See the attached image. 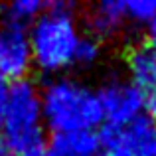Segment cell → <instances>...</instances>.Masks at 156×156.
<instances>
[{"mask_svg": "<svg viewBox=\"0 0 156 156\" xmlns=\"http://www.w3.org/2000/svg\"><path fill=\"white\" fill-rule=\"evenodd\" d=\"M103 55V44L99 38L91 34H83L75 50V65L79 67H93Z\"/></svg>", "mask_w": 156, "mask_h": 156, "instance_id": "12", "label": "cell"}, {"mask_svg": "<svg viewBox=\"0 0 156 156\" xmlns=\"http://www.w3.org/2000/svg\"><path fill=\"white\" fill-rule=\"evenodd\" d=\"M125 16L130 26H148L156 20V0H125Z\"/></svg>", "mask_w": 156, "mask_h": 156, "instance_id": "11", "label": "cell"}, {"mask_svg": "<svg viewBox=\"0 0 156 156\" xmlns=\"http://www.w3.org/2000/svg\"><path fill=\"white\" fill-rule=\"evenodd\" d=\"M34 67L28 32L16 26H0V81L12 85L28 79Z\"/></svg>", "mask_w": 156, "mask_h": 156, "instance_id": "6", "label": "cell"}, {"mask_svg": "<svg viewBox=\"0 0 156 156\" xmlns=\"http://www.w3.org/2000/svg\"><path fill=\"white\" fill-rule=\"evenodd\" d=\"M8 93H10V85L0 81V125H2L4 113H6V105H8Z\"/></svg>", "mask_w": 156, "mask_h": 156, "instance_id": "14", "label": "cell"}, {"mask_svg": "<svg viewBox=\"0 0 156 156\" xmlns=\"http://www.w3.org/2000/svg\"><path fill=\"white\" fill-rule=\"evenodd\" d=\"M99 156H103V154H99Z\"/></svg>", "mask_w": 156, "mask_h": 156, "instance_id": "17", "label": "cell"}, {"mask_svg": "<svg viewBox=\"0 0 156 156\" xmlns=\"http://www.w3.org/2000/svg\"><path fill=\"white\" fill-rule=\"evenodd\" d=\"M99 138L103 156H156V121L146 115L121 126H105Z\"/></svg>", "mask_w": 156, "mask_h": 156, "instance_id": "4", "label": "cell"}, {"mask_svg": "<svg viewBox=\"0 0 156 156\" xmlns=\"http://www.w3.org/2000/svg\"><path fill=\"white\" fill-rule=\"evenodd\" d=\"M42 117L51 134L97 130L103 125L99 99L93 87L69 75H57L40 87Z\"/></svg>", "mask_w": 156, "mask_h": 156, "instance_id": "2", "label": "cell"}, {"mask_svg": "<svg viewBox=\"0 0 156 156\" xmlns=\"http://www.w3.org/2000/svg\"><path fill=\"white\" fill-rule=\"evenodd\" d=\"M87 26L89 34L99 40L119 36L129 26L125 16V0H101L93 4L87 12Z\"/></svg>", "mask_w": 156, "mask_h": 156, "instance_id": "8", "label": "cell"}, {"mask_svg": "<svg viewBox=\"0 0 156 156\" xmlns=\"http://www.w3.org/2000/svg\"><path fill=\"white\" fill-rule=\"evenodd\" d=\"M26 32L34 67L42 73L57 77L75 65V50L83 32L73 4H46L44 12L28 26Z\"/></svg>", "mask_w": 156, "mask_h": 156, "instance_id": "1", "label": "cell"}, {"mask_svg": "<svg viewBox=\"0 0 156 156\" xmlns=\"http://www.w3.org/2000/svg\"><path fill=\"white\" fill-rule=\"evenodd\" d=\"M0 134L16 156H24L46 144L40 87L32 79H22L10 85Z\"/></svg>", "mask_w": 156, "mask_h": 156, "instance_id": "3", "label": "cell"}, {"mask_svg": "<svg viewBox=\"0 0 156 156\" xmlns=\"http://www.w3.org/2000/svg\"><path fill=\"white\" fill-rule=\"evenodd\" d=\"M24 156H63V154H59L55 148H51V146L48 144V140H46V144H42L40 148L32 150V152H28V154H24Z\"/></svg>", "mask_w": 156, "mask_h": 156, "instance_id": "15", "label": "cell"}, {"mask_svg": "<svg viewBox=\"0 0 156 156\" xmlns=\"http://www.w3.org/2000/svg\"><path fill=\"white\" fill-rule=\"evenodd\" d=\"M95 93L107 126H121L144 115L140 95L122 75L107 77L99 89H95Z\"/></svg>", "mask_w": 156, "mask_h": 156, "instance_id": "5", "label": "cell"}, {"mask_svg": "<svg viewBox=\"0 0 156 156\" xmlns=\"http://www.w3.org/2000/svg\"><path fill=\"white\" fill-rule=\"evenodd\" d=\"M126 81L136 89L142 99V113L156 121V57L146 46L130 48L125 59Z\"/></svg>", "mask_w": 156, "mask_h": 156, "instance_id": "7", "label": "cell"}, {"mask_svg": "<svg viewBox=\"0 0 156 156\" xmlns=\"http://www.w3.org/2000/svg\"><path fill=\"white\" fill-rule=\"evenodd\" d=\"M0 156H16V152L6 144V140L2 138V134H0Z\"/></svg>", "mask_w": 156, "mask_h": 156, "instance_id": "16", "label": "cell"}, {"mask_svg": "<svg viewBox=\"0 0 156 156\" xmlns=\"http://www.w3.org/2000/svg\"><path fill=\"white\" fill-rule=\"evenodd\" d=\"M48 144L63 156H99L101 154V138L97 130L51 134Z\"/></svg>", "mask_w": 156, "mask_h": 156, "instance_id": "9", "label": "cell"}, {"mask_svg": "<svg viewBox=\"0 0 156 156\" xmlns=\"http://www.w3.org/2000/svg\"><path fill=\"white\" fill-rule=\"evenodd\" d=\"M144 46H146V50L156 57V20L146 26V42H144Z\"/></svg>", "mask_w": 156, "mask_h": 156, "instance_id": "13", "label": "cell"}, {"mask_svg": "<svg viewBox=\"0 0 156 156\" xmlns=\"http://www.w3.org/2000/svg\"><path fill=\"white\" fill-rule=\"evenodd\" d=\"M44 8H46V2H42V0H12V2L0 6V18L6 26L28 30V26L42 14Z\"/></svg>", "mask_w": 156, "mask_h": 156, "instance_id": "10", "label": "cell"}]
</instances>
